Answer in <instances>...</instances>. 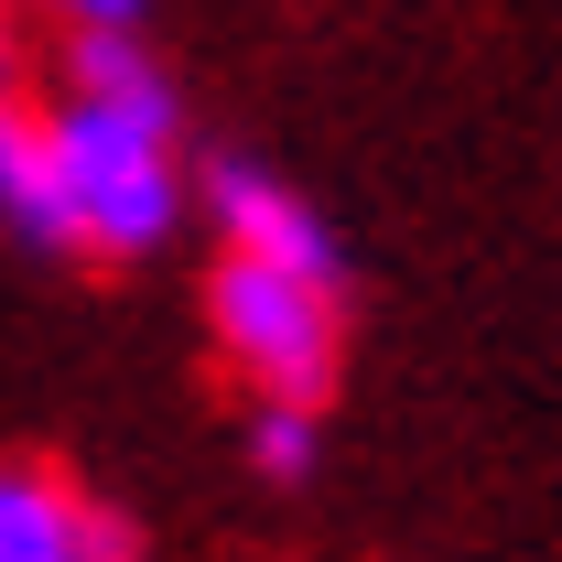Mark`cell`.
Listing matches in <instances>:
<instances>
[{
	"mask_svg": "<svg viewBox=\"0 0 562 562\" xmlns=\"http://www.w3.org/2000/svg\"><path fill=\"white\" fill-rule=\"evenodd\" d=\"M195 173L184 98L140 33H66L0 120V227L66 260H151L195 216Z\"/></svg>",
	"mask_w": 562,
	"mask_h": 562,
	"instance_id": "cell-1",
	"label": "cell"
},
{
	"mask_svg": "<svg viewBox=\"0 0 562 562\" xmlns=\"http://www.w3.org/2000/svg\"><path fill=\"white\" fill-rule=\"evenodd\" d=\"M195 216L216 227L206 325L249 401H325L347 357V249L303 184L271 162H206Z\"/></svg>",
	"mask_w": 562,
	"mask_h": 562,
	"instance_id": "cell-2",
	"label": "cell"
},
{
	"mask_svg": "<svg viewBox=\"0 0 562 562\" xmlns=\"http://www.w3.org/2000/svg\"><path fill=\"white\" fill-rule=\"evenodd\" d=\"M0 562H140L131 519L66 465H0Z\"/></svg>",
	"mask_w": 562,
	"mask_h": 562,
	"instance_id": "cell-3",
	"label": "cell"
},
{
	"mask_svg": "<svg viewBox=\"0 0 562 562\" xmlns=\"http://www.w3.org/2000/svg\"><path fill=\"white\" fill-rule=\"evenodd\" d=\"M238 454H249L260 487H303V476L325 465V401H249Z\"/></svg>",
	"mask_w": 562,
	"mask_h": 562,
	"instance_id": "cell-4",
	"label": "cell"
},
{
	"mask_svg": "<svg viewBox=\"0 0 562 562\" xmlns=\"http://www.w3.org/2000/svg\"><path fill=\"white\" fill-rule=\"evenodd\" d=\"M0 22H33V33H140L151 0H0Z\"/></svg>",
	"mask_w": 562,
	"mask_h": 562,
	"instance_id": "cell-5",
	"label": "cell"
},
{
	"mask_svg": "<svg viewBox=\"0 0 562 562\" xmlns=\"http://www.w3.org/2000/svg\"><path fill=\"white\" fill-rule=\"evenodd\" d=\"M22 109V66H11V22H0V120Z\"/></svg>",
	"mask_w": 562,
	"mask_h": 562,
	"instance_id": "cell-6",
	"label": "cell"
}]
</instances>
